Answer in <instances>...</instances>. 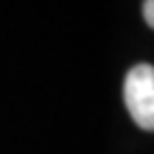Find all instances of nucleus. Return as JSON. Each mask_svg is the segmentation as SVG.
<instances>
[{
  "instance_id": "nucleus-2",
  "label": "nucleus",
  "mask_w": 154,
  "mask_h": 154,
  "mask_svg": "<svg viewBox=\"0 0 154 154\" xmlns=\"http://www.w3.org/2000/svg\"><path fill=\"white\" fill-rule=\"evenodd\" d=\"M143 18L149 27L154 25V0H145L143 2Z\"/></svg>"
},
{
  "instance_id": "nucleus-1",
  "label": "nucleus",
  "mask_w": 154,
  "mask_h": 154,
  "mask_svg": "<svg viewBox=\"0 0 154 154\" xmlns=\"http://www.w3.org/2000/svg\"><path fill=\"white\" fill-rule=\"evenodd\" d=\"M125 106L134 122L145 131L154 129V68L149 63H136L125 75L122 84Z\"/></svg>"
}]
</instances>
